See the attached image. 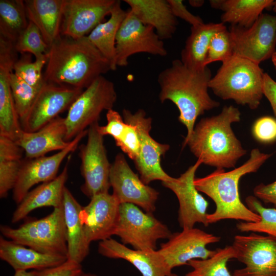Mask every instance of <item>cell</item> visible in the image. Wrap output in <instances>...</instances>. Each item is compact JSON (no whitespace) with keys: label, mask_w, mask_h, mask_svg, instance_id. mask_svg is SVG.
Wrapping results in <instances>:
<instances>
[{"label":"cell","mask_w":276,"mask_h":276,"mask_svg":"<svg viewBox=\"0 0 276 276\" xmlns=\"http://www.w3.org/2000/svg\"><path fill=\"white\" fill-rule=\"evenodd\" d=\"M109 71L110 63L87 36L74 38L60 34L50 45L43 80L85 89Z\"/></svg>","instance_id":"1"},{"label":"cell","mask_w":276,"mask_h":276,"mask_svg":"<svg viewBox=\"0 0 276 276\" xmlns=\"http://www.w3.org/2000/svg\"><path fill=\"white\" fill-rule=\"evenodd\" d=\"M211 78V71L208 66L193 70L177 59L158 74L160 101L163 103L170 100L176 106L179 112L178 121L187 129L183 143L191 136L197 118L220 105L208 93Z\"/></svg>","instance_id":"2"},{"label":"cell","mask_w":276,"mask_h":276,"mask_svg":"<svg viewBox=\"0 0 276 276\" xmlns=\"http://www.w3.org/2000/svg\"><path fill=\"white\" fill-rule=\"evenodd\" d=\"M240 117L238 108L225 106L219 114L201 119L182 147L188 145L205 165L216 169L235 167L246 153L231 127L232 124L240 122Z\"/></svg>","instance_id":"3"},{"label":"cell","mask_w":276,"mask_h":276,"mask_svg":"<svg viewBox=\"0 0 276 276\" xmlns=\"http://www.w3.org/2000/svg\"><path fill=\"white\" fill-rule=\"evenodd\" d=\"M271 156L254 148L247 160L239 167L227 172L224 169H216L203 177L195 178L196 189L211 198L216 205L215 211L208 215L209 224L225 219L250 222L260 220V216L241 201L239 183L244 175L257 172Z\"/></svg>","instance_id":"4"},{"label":"cell","mask_w":276,"mask_h":276,"mask_svg":"<svg viewBox=\"0 0 276 276\" xmlns=\"http://www.w3.org/2000/svg\"><path fill=\"white\" fill-rule=\"evenodd\" d=\"M264 73L259 64L233 55L222 63L209 86L223 100H233L256 109L264 96Z\"/></svg>","instance_id":"5"},{"label":"cell","mask_w":276,"mask_h":276,"mask_svg":"<svg viewBox=\"0 0 276 276\" xmlns=\"http://www.w3.org/2000/svg\"><path fill=\"white\" fill-rule=\"evenodd\" d=\"M3 237L37 251L67 256L66 229L63 206L54 208L47 216L27 221L17 228L1 225Z\"/></svg>","instance_id":"6"},{"label":"cell","mask_w":276,"mask_h":276,"mask_svg":"<svg viewBox=\"0 0 276 276\" xmlns=\"http://www.w3.org/2000/svg\"><path fill=\"white\" fill-rule=\"evenodd\" d=\"M117 98L114 85L100 76L85 88L74 101L65 118V140L70 142L98 122L101 112L112 109Z\"/></svg>","instance_id":"7"},{"label":"cell","mask_w":276,"mask_h":276,"mask_svg":"<svg viewBox=\"0 0 276 276\" xmlns=\"http://www.w3.org/2000/svg\"><path fill=\"white\" fill-rule=\"evenodd\" d=\"M172 234L166 225L153 213L144 212L131 203L120 205L119 218L115 235L122 243L136 250H156L159 239H168Z\"/></svg>","instance_id":"8"},{"label":"cell","mask_w":276,"mask_h":276,"mask_svg":"<svg viewBox=\"0 0 276 276\" xmlns=\"http://www.w3.org/2000/svg\"><path fill=\"white\" fill-rule=\"evenodd\" d=\"M99 126L96 122L87 128L86 143L79 147L80 170L84 179L80 189L90 199L96 194L108 192L111 187L109 173L111 164L108 159L104 136L99 132Z\"/></svg>","instance_id":"9"},{"label":"cell","mask_w":276,"mask_h":276,"mask_svg":"<svg viewBox=\"0 0 276 276\" xmlns=\"http://www.w3.org/2000/svg\"><path fill=\"white\" fill-rule=\"evenodd\" d=\"M233 55L255 63L271 58L276 51V16L263 13L248 28L231 26Z\"/></svg>","instance_id":"10"},{"label":"cell","mask_w":276,"mask_h":276,"mask_svg":"<svg viewBox=\"0 0 276 276\" xmlns=\"http://www.w3.org/2000/svg\"><path fill=\"white\" fill-rule=\"evenodd\" d=\"M122 114L125 122L135 126L139 135L140 152L134 163L142 181L148 185L154 180L164 182L171 179L172 177L164 171L160 164L161 157L169 149L170 146L157 142L150 135L151 118L147 117L142 109L134 113L124 109Z\"/></svg>","instance_id":"11"},{"label":"cell","mask_w":276,"mask_h":276,"mask_svg":"<svg viewBox=\"0 0 276 276\" xmlns=\"http://www.w3.org/2000/svg\"><path fill=\"white\" fill-rule=\"evenodd\" d=\"M235 259L245 265L233 276H276V238L251 233L236 235L232 245Z\"/></svg>","instance_id":"12"},{"label":"cell","mask_w":276,"mask_h":276,"mask_svg":"<svg viewBox=\"0 0 276 276\" xmlns=\"http://www.w3.org/2000/svg\"><path fill=\"white\" fill-rule=\"evenodd\" d=\"M116 48L117 67L127 65L128 58L136 53L167 55L164 42L155 30L143 24L130 9L118 31Z\"/></svg>","instance_id":"13"},{"label":"cell","mask_w":276,"mask_h":276,"mask_svg":"<svg viewBox=\"0 0 276 276\" xmlns=\"http://www.w3.org/2000/svg\"><path fill=\"white\" fill-rule=\"evenodd\" d=\"M83 90L68 85L44 82L27 115L21 122L23 130L28 132L38 130L60 113L68 110Z\"/></svg>","instance_id":"14"},{"label":"cell","mask_w":276,"mask_h":276,"mask_svg":"<svg viewBox=\"0 0 276 276\" xmlns=\"http://www.w3.org/2000/svg\"><path fill=\"white\" fill-rule=\"evenodd\" d=\"M202 163L197 159L178 178L172 177L169 181L162 182L165 187L171 190L176 196L179 202L178 221L182 229L193 228L196 223L208 226L207 209L208 201L196 189L194 180L195 173Z\"/></svg>","instance_id":"15"},{"label":"cell","mask_w":276,"mask_h":276,"mask_svg":"<svg viewBox=\"0 0 276 276\" xmlns=\"http://www.w3.org/2000/svg\"><path fill=\"white\" fill-rule=\"evenodd\" d=\"M109 181L112 194L120 204H133L145 212L153 213L159 193L144 183L127 163L124 156L118 153L111 165Z\"/></svg>","instance_id":"16"},{"label":"cell","mask_w":276,"mask_h":276,"mask_svg":"<svg viewBox=\"0 0 276 276\" xmlns=\"http://www.w3.org/2000/svg\"><path fill=\"white\" fill-rule=\"evenodd\" d=\"M221 238L197 228L182 229L172 233L158 250L164 257L170 270L187 265L194 259H205L213 255L215 250L206 246L220 241Z\"/></svg>","instance_id":"17"},{"label":"cell","mask_w":276,"mask_h":276,"mask_svg":"<svg viewBox=\"0 0 276 276\" xmlns=\"http://www.w3.org/2000/svg\"><path fill=\"white\" fill-rule=\"evenodd\" d=\"M87 134V129L77 135L66 148L52 155L24 159L12 190L14 201L19 204L33 186L56 178L64 159L77 148L80 142Z\"/></svg>","instance_id":"18"},{"label":"cell","mask_w":276,"mask_h":276,"mask_svg":"<svg viewBox=\"0 0 276 276\" xmlns=\"http://www.w3.org/2000/svg\"><path fill=\"white\" fill-rule=\"evenodd\" d=\"M117 0H65L60 34L87 36L110 14Z\"/></svg>","instance_id":"19"},{"label":"cell","mask_w":276,"mask_h":276,"mask_svg":"<svg viewBox=\"0 0 276 276\" xmlns=\"http://www.w3.org/2000/svg\"><path fill=\"white\" fill-rule=\"evenodd\" d=\"M120 203L109 192L96 194L82 207L80 218L88 242L103 241L115 235Z\"/></svg>","instance_id":"20"},{"label":"cell","mask_w":276,"mask_h":276,"mask_svg":"<svg viewBox=\"0 0 276 276\" xmlns=\"http://www.w3.org/2000/svg\"><path fill=\"white\" fill-rule=\"evenodd\" d=\"M98 252L108 258L121 259L128 261L142 276H169L172 273L158 250L130 249L110 238L99 242Z\"/></svg>","instance_id":"21"},{"label":"cell","mask_w":276,"mask_h":276,"mask_svg":"<svg viewBox=\"0 0 276 276\" xmlns=\"http://www.w3.org/2000/svg\"><path fill=\"white\" fill-rule=\"evenodd\" d=\"M18 58L17 54L11 49L0 50V135L15 142L18 140L23 129L15 106L9 78Z\"/></svg>","instance_id":"22"},{"label":"cell","mask_w":276,"mask_h":276,"mask_svg":"<svg viewBox=\"0 0 276 276\" xmlns=\"http://www.w3.org/2000/svg\"><path fill=\"white\" fill-rule=\"evenodd\" d=\"M66 133L65 118L58 116L37 131L23 130L16 143L23 149L26 158L32 159L66 148L71 141H65Z\"/></svg>","instance_id":"23"},{"label":"cell","mask_w":276,"mask_h":276,"mask_svg":"<svg viewBox=\"0 0 276 276\" xmlns=\"http://www.w3.org/2000/svg\"><path fill=\"white\" fill-rule=\"evenodd\" d=\"M68 164L54 179L42 183L26 194L13 214L12 223L20 221L36 209L62 205L65 184L68 178Z\"/></svg>","instance_id":"24"},{"label":"cell","mask_w":276,"mask_h":276,"mask_svg":"<svg viewBox=\"0 0 276 276\" xmlns=\"http://www.w3.org/2000/svg\"><path fill=\"white\" fill-rule=\"evenodd\" d=\"M0 258L15 271L40 270L57 266L67 260V256L44 254L0 237Z\"/></svg>","instance_id":"25"},{"label":"cell","mask_w":276,"mask_h":276,"mask_svg":"<svg viewBox=\"0 0 276 276\" xmlns=\"http://www.w3.org/2000/svg\"><path fill=\"white\" fill-rule=\"evenodd\" d=\"M138 18L152 27L159 37L170 39L176 30L178 21L168 0H124Z\"/></svg>","instance_id":"26"},{"label":"cell","mask_w":276,"mask_h":276,"mask_svg":"<svg viewBox=\"0 0 276 276\" xmlns=\"http://www.w3.org/2000/svg\"><path fill=\"white\" fill-rule=\"evenodd\" d=\"M62 206L66 229L67 260L81 263L89 252L88 242L80 218L82 206L65 187Z\"/></svg>","instance_id":"27"},{"label":"cell","mask_w":276,"mask_h":276,"mask_svg":"<svg viewBox=\"0 0 276 276\" xmlns=\"http://www.w3.org/2000/svg\"><path fill=\"white\" fill-rule=\"evenodd\" d=\"M27 16L50 46L60 35L65 0L24 1Z\"/></svg>","instance_id":"28"},{"label":"cell","mask_w":276,"mask_h":276,"mask_svg":"<svg viewBox=\"0 0 276 276\" xmlns=\"http://www.w3.org/2000/svg\"><path fill=\"white\" fill-rule=\"evenodd\" d=\"M273 0H211V6L221 10V22L248 28L263 13L272 8Z\"/></svg>","instance_id":"29"},{"label":"cell","mask_w":276,"mask_h":276,"mask_svg":"<svg viewBox=\"0 0 276 276\" xmlns=\"http://www.w3.org/2000/svg\"><path fill=\"white\" fill-rule=\"evenodd\" d=\"M226 28L222 22L203 23L191 27L190 34L181 52L180 60L190 68L196 70L204 68L206 67L205 61L212 37L217 32Z\"/></svg>","instance_id":"30"},{"label":"cell","mask_w":276,"mask_h":276,"mask_svg":"<svg viewBox=\"0 0 276 276\" xmlns=\"http://www.w3.org/2000/svg\"><path fill=\"white\" fill-rule=\"evenodd\" d=\"M127 11L117 0L110 14L109 19L99 24L87 36L92 44L110 63L112 71L117 69L116 37L118 31Z\"/></svg>","instance_id":"31"},{"label":"cell","mask_w":276,"mask_h":276,"mask_svg":"<svg viewBox=\"0 0 276 276\" xmlns=\"http://www.w3.org/2000/svg\"><path fill=\"white\" fill-rule=\"evenodd\" d=\"M107 124L99 126L103 136L109 135L114 140L116 145L134 160L139 155L140 143L135 126L125 122L120 114L113 109L107 111Z\"/></svg>","instance_id":"32"},{"label":"cell","mask_w":276,"mask_h":276,"mask_svg":"<svg viewBox=\"0 0 276 276\" xmlns=\"http://www.w3.org/2000/svg\"><path fill=\"white\" fill-rule=\"evenodd\" d=\"M23 149L15 141L0 135V197H7L17 181L24 160Z\"/></svg>","instance_id":"33"},{"label":"cell","mask_w":276,"mask_h":276,"mask_svg":"<svg viewBox=\"0 0 276 276\" xmlns=\"http://www.w3.org/2000/svg\"><path fill=\"white\" fill-rule=\"evenodd\" d=\"M28 24L24 1H0V36L14 44Z\"/></svg>","instance_id":"34"},{"label":"cell","mask_w":276,"mask_h":276,"mask_svg":"<svg viewBox=\"0 0 276 276\" xmlns=\"http://www.w3.org/2000/svg\"><path fill=\"white\" fill-rule=\"evenodd\" d=\"M235 259V252L232 245L215 249L211 257L205 259H194L187 265L192 270L185 276H233L227 267V262Z\"/></svg>","instance_id":"35"},{"label":"cell","mask_w":276,"mask_h":276,"mask_svg":"<svg viewBox=\"0 0 276 276\" xmlns=\"http://www.w3.org/2000/svg\"><path fill=\"white\" fill-rule=\"evenodd\" d=\"M247 207L259 215L261 219L257 222L240 221L236 224L241 232L263 233L276 238V208H266L255 196L245 199Z\"/></svg>","instance_id":"36"},{"label":"cell","mask_w":276,"mask_h":276,"mask_svg":"<svg viewBox=\"0 0 276 276\" xmlns=\"http://www.w3.org/2000/svg\"><path fill=\"white\" fill-rule=\"evenodd\" d=\"M13 66V73L30 85L39 89L44 83L42 69L48 60V55L32 60L29 53L21 54Z\"/></svg>","instance_id":"37"},{"label":"cell","mask_w":276,"mask_h":276,"mask_svg":"<svg viewBox=\"0 0 276 276\" xmlns=\"http://www.w3.org/2000/svg\"><path fill=\"white\" fill-rule=\"evenodd\" d=\"M9 84L20 123L27 115L39 89L30 85L13 72L9 75Z\"/></svg>","instance_id":"38"},{"label":"cell","mask_w":276,"mask_h":276,"mask_svg":"<svg viewBox=\"0 0 276 276\" xmlns=\"http://www.w3.org/2000/svg\"><path fill=\"white\" fill-rule=\"evenodd\" d=\"M14 45L17 53L31 54L35 59L48 55L50 48L37 26L29 21Z\"/></svg>","instance_id":"39"},{"label":"cell","mask_w":276,"mask_h":276,"mask_svg":"<svg viewBox=\"0 0 276 276\" xmlns=\"http://www.w3.org/2000/svg\"><path fill=\"white\" fill-rule=\"evenodd\" d=\"M233 55L231 33L227 28L217 32L212 37L207 53L205 65L215 62H225Z\"/></svg>","instance_id":"40"},{"label":"cell","mask_w":276,"mask_h":276,"mask_svg":"<svg viewBox=\"0 0 276 276\" xmlns=\"http://www.w3.org/2000/svg\"><path fill=\"white\" fill-rule=\"evenodd\" d=\"M252 133L255 139L263 143L276 141V119L270 116L258 118L254 123Z\"/></svg>","instance_id":"41"},{"label":"cell","mask_w":276,"mask_h":276,"mask_svg":"<svg viewBox=\"0 0 276 276\" xmlns=\"http://www.w3.org/2000/svg\"><path fill=\"white\" fill-rule=\"evenodd\" d=\"M81 264L67 260L62 264L40 270H35V276H81Z\"/></svg>","instance_id":"42"},{"label":"cell","mask_w":276,"mask_h":276,"mask_svg":"<svg viewBox=\"0 0 276 276\" xmlns=\"http://www.w3.org/2000/svg\"><path fill=\"white\" fill-rule=\"evenodd\" d=\"M173 15L191 25L197 26L203 24L202 19L198 16L191 13L183 5L181 0H168Z\"/></svg>","instance_id":"43"},{"label":"cell","mask_w":276,"mask_h":276,"mask_svg":"<svg viewBox=\"0 0 276 276\" xmlns=\"http://www.w3.org/2000/svg\"><path fill=\"white\" fill-rule=\"evenodd\" d=\"M254 195L266 203H271L276 208V180L268 183H261L253 190Z\"/></svg>","instance_id":"44"},{"label":"cell","mask_w":276,"mask_h":276,"mask_svg":"<svg viewBox=\"0 0 276 276\" xmlns=\"http://www.w3.org/2000/svg\"><path fill=\"white\" fill-rule=\"evenodd\" d=\"M263 93L276 117V81L267 73L264 75Z\"/></svg>","instance_id":"45"},{"label":"cell","mask_w":276,"mask_h":276,"mask_svg":"<svg viewBox=\"0 0 276 276\" xmlns=\"http://www.w3.org/2000/svg\"><path fill=\"white\" fill-rule=\"evenodd\" d=\"M35 270L31 271H27L24 270L15 271V273L13 276H35Z\"/></svg>","instance_id":"46"},{"label":"cell","mask_w":276,"mask_h":276,"mask_svg":"<svg viewBox=\"0 0 276 276\" xmlns=\"http://www.w3.org/2000/svg\"><path fill=\"white\" fill-rule=\"evenodd\" d=\"M189 2L190 5L194 7H201L204 3V1L202 0H190Z\"/></svg>","instance_id":"47"},{"label":"cell","mask_w":276,"mask_h":276,"mask_svg":"<svg viewBox=\"0 0 276 276\" xmlns=\"http://www.w3.org/2000/svg\"><path fill=\"white\" fill-rule=\"evenodd\" d=\"M271 61L272 62V64L276 70V51L274 52L273 54L272 55L271 58Z\"/></svg>","instance_id":"48"},{"label":"cell","mask_w":276,"mask_h":276,"mask_svg":"<svg viewBox=\"0 0 276 276\" xmlns=\"http://www.w3.org/2000/svg\"><path fill=\"white\" fill-rule=\"evenodd\" d=\"M81 276H98L96 274L90 273H83Z\"/></svg>","instance_id":"49"},{"label":"cell","mask_w":276,"mask_h":276,"mask_svg":"<svg viewBox=\"0 0 276 276\" xmlns=\"http://www.w3.org/2000/svg\"><path fill=\"white\" fill-rule=\"evenodd\" d=\"M272 8L273 11L276 13V1H273V3L272 6Z\"/></svg>","instance_id":"50"},{"label":"cell","mask_w":276,"mask_h":276,"mask_svg":"<svg viewBox=\"0 0 276 276\" xmlns=\"http://www.w3.org/2000/svg\"><path fill=\"white\" fill-rule=\"evenodd\" d=\"M169 276H178V275L176 274L173 273L172 272Z\"/></svg>","instance_id":"51"},{"label":"cell","mask_w":276,"mask_h":276,"mask_svg":"<svg viewBox=\"0 0 276 276\" xmlns=\"http://www.w3.org/2000/svg\"><path fill=\"white\" fill-rule=\"evenodd\" d=\"M275 16H276V15H275Z\"/></svg>","instance_id":"52"}]
</instances>
